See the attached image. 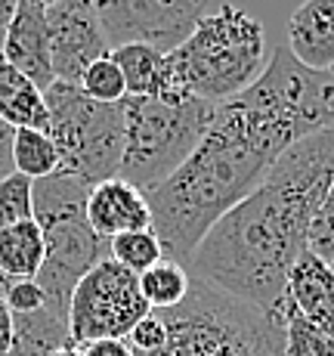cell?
Instances as JSON below:
<instances>
[{
	"label": "cell",
	"instance_id": "6da1fadb",
	"mask_svg": "<svg viewBox=\"0 0 334 356\" xmlns=\"http://www.w3.org/2000/svg\"><path fill=\"white\" fill-rule=\"evenodd\" d=\"M334 124V72H312L276 47L267 72L235 99L220 102L208 134L149 198L165 254L189 266L220 217L248 198L297 140Z\"/></svg>",
	"mask_w": 334,
	"mask_h": 356
},
{
	"label": "cell",
	"instance_id": "7a4b0ae2",
	"mask_svg": "<svg viewBox=\"0 0 334 356\" xmlns=\"http://www.w3.org/2000/svg\"><path fill=\"white\" fill-rule=\"evenodd\" d=\"M331 183L334 124L285 149L260 186L208 229L186 270L285 325L288 273Z\"/></svg>",
	"mask_w": 334,
	"mask_h": 356
},
{
	"label": "cell",
	"instance_id": "3957f363",
	"mask_svg": "<svg viewBox=\"0 0 334 356\" xmlns=\"http://www.w3.org/2000/svg\"><path fill=\"white\" fill-rule=\"evenodd\" d=\"M176 99L229 102L267 72V31L251 13L223 3L199 19L186 40L167 53Z\"/></svg>",
	"mask_w": 334,
	"mask_h": 356
},
{
	"label": "cell",
	"instance_id": "277c9868",
	"mask_svg": "<svg viewBox=\"0 0 334 356\" xmlns=\"http://www.w3.org/2000/svg\"><path fill=\"white\" fill-rule=\"evenodd\" d=\"M161 316L167 344L146 356H285V325L276 316L195 276L189 298Z\"/></svg>",
	"mask_w": 334,
	"mask_h": 356
},
{
	"label": "cell",
	"instance_id": "5b68a950",
	"mask_svg": "<svg viewBox=\"0 0 334 356\" xmlns=\"http://www.w3.org/2000/svg\"><path fill=\"white\" fill-rule=\"evenodd\" d=\"M90 186L72 174H53L34 180V220L44 229L47 260L37 273V285L47 294V307L68 319L72 291L108 254V242L87 223Z\"/></svg>",
	"mask_w": 334,
	"mask_h": 356
},
{
	"label": "cell",
	"instance_id": "8992f818",
	"mask_svg": "<svg viewBox=\"0 0 334 356\" xmlns=\"http://www.w3.org/2000/svg\"><path fill=\"white\" fill-rule=\"evenodd\" d=\"M121 106L127 136L118 177L140 193H152L183 168L217 115L214 102L204 99L124 97Z\"/></svg>",
	"mask_w": 334,
	"mask_h": 356
},
{
	"label": "cell",
	"instance_id": "52a82bcc",
	"mask_svg": "<svg viewBox=\"0 0 334 356\" xmlns=\"http://www.w3.org/2000/svg\"><path fill=\"white\" fill-rule=\"evenodd\" d=\"M50 108V136L59 149V170L87 186L118 177L124 159V106L90 99L78 84L53 81L44 90Z\"/></svg>",
	"mask_w": 334,
	"mask_h": 356
},
{
	"label": "cell",
	"instance_id": "ba28073f",
	"mask_svg": "<svg viewBox=\"0 0 334 356\" xmlns=\"http://www.w3.org/2000/svg\"><path fill=\"white\" fill-rule=\"evenodd\" d=\"M149 313L140 291V276L106 257L97 264L72 291L68 304V328L78 347L102 338H124Z\"/></svg>",
	"mask_w": 334,
	"mask_h": 356
},
{
	"label": "cell",
	"instance_id": "9c48e42d",
	"mask_svg": "<svg viewBox=\"0 0 334 356\" xmlns=\"http://www.w3.org/2000/svg\"><path fill=\"white\" fill-rule=\"evenodd\" d=\"M108 44H149L170 53L192 34L208 0H90Z\"/></svg>",
	"mask_w": 334,
	"mask_h": 356
},
{
	"label": "cell",
	"instance_id": "30bf717a",
	"mask_svg": "<svg viewBox=\"0 0 334 356\" xmlns=\"http://www.w3.org/2000/svg\"><path fill=\"white\" fill-rule=\"evenodd\" d=\"M47 31H50V59L56 81L78 84L87 65L112 56V44L106 38L97 10L90 0H62L47 10Z\"/></svg>",
	"mask_w": 334,
	"mask_h": 356
},
{
	"label": "cell",
	"instance_id": "8fae6325",
	"mask_svg": "<svg viewBox=\"0 0 334 356\" xmlns=\"http://www.w3.org/2000/svg\"><path fill=\"white\" fill-rule=\"evenodd\" d=\"M0 56L12 68L25 74L28 81L47 90L53 87L56 74H53V59H50V31H47V10L31 0H19V10L6 31L3 50Z\"/></svg>",
	"mask_w": 334,
	"mask_h": 356
},
{
	"label": "cell",
	"instance_id": "7c38bea8",
	"mask_svg": "<svg viewBox=\"0 0 334 356\" xmlns=\"http://www.w3.org/2000/svg\"><path fill=\"white\" fill-rule=\"evenodd\" d=\"M87 223L99 238L112 242L115 236L152 227L146 193H140L121 177H112L106 183H97L87 195Z\"/></svg>",
	"mask_w": 334,
	"mask_h": 356
},
{
	"label": "cell",
	"instance_id": "4fadbf2b",
	"mask_svg": "<svg viewBox=\"0 0 334 356\" xmlns=\"http://www.w3.org/2000/svg\"><path fill=\"white\" fill-rule=\"evenodd\" d=\"M285 304L334 338V270L328 260L306 248L288 273Z\"/></svg>",
	"mask_w": 334,
	"mask_h": 356
},
{
	"label": "cell",
	"instance_id": "5bb4252c",
	"mask_svg": "<svg viewBox=\"0 0 334 356\" xmlns=\"http://www.w3.org/2000/svg\"><path fill=\"white\" fill-rule=\"evenodd\" d=\"M285 47L312 72H334V0H303L288 19Z\"/></svg>",
	"mask_w": 334,
	"mask_h": 356
},
{
	"label": "cell",
	"instance_id": "9a60e30c",
	"mask_svg": "<svg viewBox=\"0 0 334 356\" xmlns=\"http://www.w3.org/2000/svg\"><path fill=\"white\" fill-rule=\"evenodd\" d=\"M0 118L16 130H47L50 134V108L44 90L12 68L0 56Z\"/></svg>",
	"mask_w": 334,
	"mask_h": 356
},
{
	"label": "cell",
	"instance_id": "2e32d148",
	"mask_svg": "<svg viewBox=\"0 0 334 356\" xmlns=\"http://www.w3.org/2000/svg\"><path fill=\"white\" fill-rule=\"evenodd\" d=\"M112 59L124 72L127 97H152V99H176L170 87L167 53L149 44H124L115 47Z\"/></svg>",
	"mask_w": 334,
	"mask_h": 356
},
{
	"label": "cell",
	"instance_id": "e0dca14e",
	"mask_svg": "<svg viewBox=\"0 0 334 356\" xmlns=\"http://www.w3.org/2000/svg\"><path fill=\"white\" fill-rule=\"evenodd\" d=\"M44 260H47V242L37 220H22L0 229V276L6 282L37 279Z\"/></svg>",
	"mask_w": 334,
	"mask_h": 356
},
{
	"label": "cell",
	"instance_id": "ac0fdd59",
	"mask_svg": "<svg viewBox=\"0 0 334 356\" xmlns=\"http://www.w3.org/2000/svg\"><path fill=\"white\" fill-rule=\"evenodd\" d=\"M68 344H74L68 319L44 307V310L28 313V316H16V341H12L10 356H50L53 350Z\"/></svg>",
	"mask_w": 334,
	"mask_h": 356
},
{
	"label": "cell",
	"instance_id": "d6986e66",
	"mask_svg": "<svg viewBox=\"0 0 334 356\" xmlns=\"http://www.w3.org/2000/svg\"><path fill=\"white\" fill-rule=\"evenodd\" d=\"M140 291H142V298H146L149 310H155V313L174 310V307H180L183 300L189 298V291H192V273L183 264H176V260L165 257V260H158L152 270H146L140 276Z\"/></svg>",
	"mask_w": 334,
	"mask_h": 356
},
{
	"label": "cell",
	"instance_id": "ffe728a7",
	"mask_svg": "<svg viewBox=\"0 0 334 356\" xmlns=\"http://www.w3.org/2000/svg\"><path fill=\"white\" fill-rule=\"evenodd\" d=\"M12 164L28 180H44V177L59 174V149L47 130H16Z\"/></svg>",
	"mask_w": 334,
	"mask_h": 356
},
{
	"label": "cell",
	"instance_id": "44dd1931",
	"mask_svg": "<svg viewBox=\"0 0 334 356\" xmlns=\"http://www.w3.org/2000/svg\"><path fill=\"white\" fill-rule=\"evenodd\" d=\"M108 254L112 260H118L121 266H127L131 273L142 276L146 270H152L158 260H165V245H161L158 232L152 227L149 229H136V232H124V236H115L108 242Z\"/></svg>",
	"mask_w": 334,
	"mask_h": 356
},
{
	"label": "cell",
	"instance_id": "7402d4cb",
	"mask_svg": "<svg viewBox=\"0 0 334 356\" xmlns=\"http://www.w3.org/2000/svg\"><path fill=\"white\" fill-rule=\"evenodd\" d=\"M285 356H334V338L285 304Z\"/></svg>",
	"mask_w": 334,
	"mask_h": 356
},
{
	"label": "cell",
	"instance_id": "603a6c76",
	"mask_svg": "<svg viewBox=\"0 0 334 356\" xmlns=\"http://www.w3.org/2000/svg\"><path fill=\"white\" fill-rule=\"evenodd\" d=\"M78 87L87 93L90 99L97 102H108V106H115V102H121L127 97V81H124V72L118 68L112 56L106 59H97L93 65H87V72L81 74Z\"/></svg>",
	"mask_w": 334,
	"mask_h": 356
},
{
	"label": "cell",
	"instance_id": "cb8c5ba5",
	"mask_svg": "<svg viewBox=\"0 0 334 356\" xmlns=\"http://www.w3.org/2000/svg\"><path fill=\"white\" fill-rule=\"evenodd\" d=\"M22 220H34V180L12 170L0 180V229Z\"/></svg>",
	"mask_w": 334,
	"mask_h": 356
},
{
	"label": "cell",
	"instance_id": "d4e9b609",
	"mask_svg": "<svg viewBox=\"0 0 334 356\" xmlns=\"http://www.w3.org/2000/svg\"><path fill=\"white\" fill-rule=\"evenodd\" d=\"M306 248L316 257L334 264V183L328 186L322 202H319L316 214H312L310 232H306Z\"/></svg>",
	"mask_w": 334,
	"mask_h": 356
},
{
	"label": "cell",
	"instance_id": "484cf974",
	"mask_svg": "<svg viewBox=\"0 0 334 356\" xmlns=\"http://www.w3.org/2000/svg\"><path fill=\"white\" fill-rule=\"evenodd\" d=\"M127 344L136 356H146V353H155L167 344V323L161 313L149 310L140 323L133 325V332L127 334Z\"/></svg>",
	"mask_w": 334,
	"mask_h": 356
},
{
	"label": "cell",
	"instance_id": "4316f807",
	"mask_svg": "<svg viewBox=\"0 0 334 356\" xmlns=\"http://www.w3.org/2000/svg\"><path fill=\"white\" fill-rule=\"evenodd\" d=\"M3 300L16 316H28V313H37L47 307V294L37 285V279H19V282H10L3 291Z\"/></svg>",
	"mask_w": 334,
	"mask_h": 356
},
{
	"label": "cell",
	"instance_id": "83f0119b",
	"mask_svg": "<svg viewBox=\"0 0 334 356\" xmlns=\"http://www.w3.org/2000/svg\"><path fill=\"white\" fill-rule=\"evenodd\" d=\"M81 350H84V356H136L124 338H102L93 344H84Z\"/></svg>",
	"mask_w": 334,
	"mask_h": 356
},
{
	"label": "cell",
	"instance_id": "f1b7e54d",
	"mask_svg": "<svg viewBox=\"0 0 334 356\" xmlns=\"http://www.w3.org/2000/svg\"><path fill=\"white\" fill-rule=\"evenodd\" d=\"M12 341H16V316L6 307L3 294H0V356L12 353Z\"/></svg>",
	"mask_w": 334,
	"mask_h": 356
},
{
	"label": "cell",
	"instance_id": "f546056e",
	"mask_svg": "<svg viewBox=\"0 0 334 356\" xmlns=\"http://www.w3.org/2000/svg\"><path fill=\"white\" fill-rule=\"evenodd\" d=\"M12 136H16V127H10L0 118V180H6L16 170V164H12Z\"/></svg>",
	"mask_w": 334,
	"mask_h": 356
},
{
	"label": "cell",
	"instance_id": "4dcf8cb0",
	"mask_svg": "<svg viewBox=\"0 0 334 356\" xmlns=\"http://www.w3.org/2000/svg\"><path fill=\"white\" fill-rule=\"evenodd\" d=\"M19 10V0H0V50H3V40L6 31H10V22Z\"/></svg>",
	"mask_w": 334,
	"mask_h": 356
},
{
	"label": "cell",
	"instance_id": "1f68e13d",
	"mask_svg": "<svg viewBox=\"0 0 334 356\" xmlns=\"http://www.w3.org/2000/svg\"><path fill=\"white\" fill-rule=\"evenodd\" d=\"M50 356H84V350H81L78 344H68V347H59V350H53Z\"/></svg>",
	"mask_w": 334,
	"mask_h": 356
},
{
	"label": "cell",
	"instance_id": "d6a6232c",
	"mask_svg": "<svg viewBox=\"0 0 334 356\" xmlns=\"http://www.w3.org/2000/svg\"><path fill=\"white\" fill-rule=\"evenodd\" d=\"M31 3H37V6H44V10H50V6L62 3V0H31Z\"/></svg>",
	"mask_w": 334,
	"mask_h": 356
},
{
	"label": "cell",
	"instance_id": "836d02e7",
	"mask_svg": "<svg viewBox=\"0 0 334 356\" xmlns=\"http://www.w3.org/2000/svg\"><path fill=\"white\" fill-rule=\"evenodd\" d=\"M6 285H10V282H6V279H3V276H0V294H3V291H6Z\"/></svg>",
	"mask_w": 334,
	"mask_h": 356
},
{
	"label": "cell",
	"instance_id": "e575fe53",
	"mask_svg": "<svg viewBox=\"0 0 334 356\" xmlns=\"http://www.w3.org/2000/svg\"><path fill=\"white\" fill-rule=\"evenodd\" d=\"M331 270H334V264H331Z\"/></svg>",
	"mask_w": 334,
	"mask_h": 356
}]
</instances>
